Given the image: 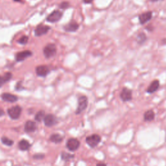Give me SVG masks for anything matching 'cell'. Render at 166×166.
Instances as JSON below:
<instances>
[{
    "instance_id": "29",
    "label": "cell",
    "mask_w": 166,
    "mask_h": 166,
    "mask_svg": "<svg viewBox=\"0 0 166 166\" xmlns=\"http://www.w3.org/2000/svg\"><path fill=\"white\" fill-rule=\"evenodd\" d=\"M95 166H107L105 163H99L97 164Z\"/></svg>"
},
{
    "instance_id": "21",
    "label": "cell",
    "mask_w": 166,
    "mask_h": 166,
    "mask_svg": "<svg viewBox=\"0 0 166 166\" xmlns=\"http://www.w3.org/2000/svg\"><path fill=\"white\" fill-rule=\"evenodd\" d=\"M146 40H147V36H146V35L144 33H140L137 36V41L140 44H142L146 41Z\"/></svg>"
},
{
    "instance_id": "25",
    "label": "cell",
    "mask_w": 166,
    "mask_h": 166,
    "mask_svg": "<svg viewBox=\"0 0 166 166\" xmlns=\"http://www.w3.org/2000/svg\"><path fill=\"white\" fill-rule=\"evenodd\" d=\"M69 3H68L67 2H63L61 4V7L62 9H66L68 7H69Z\"/></svg>"
},
{
    "instance_id": "13",
    "label": "cell",
    "mask_w": 166,
    "mask_h": 166,
    "mask_svg": "<svg viewBox=\"0 0 166 166\" xmlns=\"http://www.w3.org/2000/svg\"><path fill=\"white\" fill-rule=\"evenodd\" d=\"M32 55V52L30 51H23L18 53L16 55V59L18 62L23 61L28 57Z\"/></svg>"
},
{
    "instance_id": "5",
    "label": "cell",
    "mask_w": 166,
    "mask_h": 166,
    "mask_svg": "<svg viewBox=\"0 0 166 166\" xmlns=\"http://www.w3.org/2000/svg\"><path fill=\"white\" fill-rule=\"evenodd\" d=\"M120 97L123 102H128L133 99V91L128 88L125 87L121 90Z\"/></svg>"
},
{
    "instance_id": "32",
    "label": "cell",
    "mask_w": 166,
    "mask_h": 166,
    "mask_svg": "<svg viewBox=\"0 0 166 166\" xmlns=\"http://www.w3.org/2000/svg\"><path fill=\"white\" fill-rule=\"evenodd\" d=\"M15 1H19V0H15Z\"/></svg>"
},
{
    "instance_id": "17",
    "label": "cell",
    "mask_w": 166,
    "mask_h": 166,
    "mask_svg": "<svg viewBox=\"0 0 166 166\" xmlns=\"http://www.w3.org/2000/svg\"><path fill=\"white\" fill-rule=\"evenodd\" d=\"M155 118V113L153 110H149L146 111L144 115V121L150 122L153 121Z\"/></svg>"
},
{
    "instance_id": "18",
    "label": "cell",
    "mask_w": 166,
    "mask_h": 166,
    "mask_svg": "<svg viewBox=\"0 0 166 166\" xmlns=\"http://www.w3.org/2000/svg\"><path fill=\"white\" fill-rule=\"evenodd\" d=\"M30 144H29V141L26 140H22L19 141L18 143V147L19 149L22 150H27L30 147Z\"/></svg>"
},
{
    "instance_id": "23",
    "label": "cell",
    "mask_w": 166,
    "mask_h": 166,
    "mask_svg": "<svg viewBox=\"0 0 166 166\" xmlns=\"http://www.w3.org/2000/svg\"><path fill=\"white\" fill-rule=\"evenodd\" d=\"M2 141L4 145L7 146H12L14 144V141L12 140L9 139L7 137H2Z\"/></svg>"
},
{
    "instance_id": "20",
    "label": "cell",
    "mask_w": 166,
    "mask_h": 166,
    "mask_svg": "<svg viewBox=\"0 0 166 166\" xmlns=\"http://www.w3.org/2000/svg\"><path fill=\"white\" fill-rule=\"evenodd\" d=\"M75 157V156L74 154H70V153H65V152H63L61 154V158L64 161H69L70 160H72L74 159Z\"/></svg>"
},
{
    "instance_id": "22",
    "label": "cell",
    "mask_w": 166,
    "mask_h": 166,
    "mask_svg": "<svg viewBox=\"0 0 166 166\" xmlns=\"http://www.w3.org/2000/svg\"><path fill=\"white\" fill-rule=\"evenodd\" d=\"M45 117V112L41 110V111H39L38 113L36 114L35 116V119L37 121H41L42 119H43V118H44Z\"/></svg>"
},
{
    "instance_id": "31",
    "label": "cell",
    "mask_w": 166,
    "mask_h": 166,
    "mask_svg": "<svg viewBox=\"0 0 166 166\" xmlns=\"http://www.w3.org/2000/svg\"><path fill=\"white\" fill-rule=\"evenodd\" d=\"M151 1L153 2H157L158 1H163V0H151Z\"/></svg>"
},
{
    "instance_id": "8",
    "label": "cell",
    "mask_w": 166,
    "mask_h": 166,
    "mask_svg": "<svg viewBox=\"0 0 166 166\" xmlns=\"http://www.w3.org/2000/svg\"><path fill=\"white\" fill-rule=\"evenodd\" d=\"M62 16V13L60 11H55L47 16V21L51 23H55L59 21Z\"/></svg>"
},
{
    "instance_id": "14",
    "label": "cell",
    "mask_w": 166,
    "mask_h": 166,
    "mask_svg": "<svg viewBox=\"0 0 166 166\" xmlns=\"http://www.w3.org/2000/svg\"><path fill=\"white\" fill-rule=\"evenodd\" d=\"M2 99L5 102H15L18 101V97L9 93H4L2 95Z\"/></svg>"
},
{
    "instance_id": "4",
    "label": "cell",
    "mask_w": 166,
    "mask_h": 166,
    "mask_svg": "<svg viewBox=\"0 0 166 166\" xmlns=\"http://www.w3.org/2000/svg\"><path fill=\"white\" fill-rule=\"evenodd\" d=\"M22 112V109L19 106H14L8 109L7 113L10 118L12 119H17L19 118Z\"/></svg>"
},
{
    "instance_id": "11",
    "label": "cell",
    "mask_w": 166,
    "mask_h": 166,
    "mask_svg": "<svg viewBox=\"0 0 166 166\" xmlns=\"http://www.w3.org/2000/svg\"><path fill=\"white\" fill-rule=\"evenodd\" d=\"M152 12L148 11V12H145L144 13L141 14L139 16V21L141 24H145L146 23H147L150 19L152 18Z\"/></svg>"
},
{
    "instance_id": "19",
    "label": "cell",
    "mask_w": 166,
    "mask_h": 166,
    "mask_svg": "<svg viewBox=\"0 0 166 166\" xmlns=\"http://www.w3.org/2000/svg\"><path fill=\"white\" fill-rule=\"evenodd\" d=\"M50 141H51L52 142L55 143V144H59L61 142H62L63 140V137L58 134H52L50 136Z\"/></svg>"
},
{
    "instance_id": "24",
    "label": "cell",
    "mask_w": 166,
    "mask_h": 166,
    "mask_svg": "<svg viewBox=\"0 0 166 166\" xmlns=\"http://www.w3.org/2000/svg\"><path fill=\"white\" fill-rule=\"evenodd\" d=\"M28 40H29L28 36H23L22 37H21L19 39L18 42L19 43H20V44L25 45V44H26V43H27Z\"/></svg>"
},
{
    "instance_id": "10",
    "label": "cell",
    "mask_w": 166,
    "mask_h": 166,
    "mask_svg": "<svg viewBox=\"0 0 166 166\" xmlns=\"http://www.w3.org/2000/svg\"><path fill=\"white\" fill-rule=\"evenodd\" d=\"M50 70L47 66H39L36 68V73L39 77H46L49 74Z\"/></svg>"
},
{
    "instance_id": "1",
    "label": "cell",
    "mask_w": 166,
    "mask_h": 166,
    "mask_svg": "<svg viewBox=\"0 0 166 166\" xmlns=\"http://www.w3.org/2000/svg\"><path fill=\"white\" fill-rule=\"evenodd\" d=\"M88 105V99L86 96L82 95L79 97L78 99V106L75 110V114L77 115L81 114L87 109Z\"/></svg>"
},
{
    "instance_id": "16",
    "label": "cell",
    "mask_w": 166,
    "mask_h": 166,
    "mask_svg": "<svg viewBox=\"0 0 166 166\" xmlns=\"http://www.w3.org/2000/svg\"><path fill=\"white\" fill-rule=\"evenodd\" d=\"M25 131L27 133H33V132L35 131L36 129V125L32 121H28L26 123L25 125Z\"/></svg>"
},
{
    "instance_id": "2",
    "label": "cell",
    "mask_w": 166,
    "mask_h": 166,
    "mask_svg": "<svg viewBox=\"0 0 166 166\" xmlns=\"http://www.w3.org/2000/svg\"><path fill=\"white\" fill-rule=\"evenodd\" d=\"M86 143L90 147L94 149L99 144L101 141V137L97 134L88 136L86 138Z\"/></svg>"
},
{
    "instance_id": "7",
    "label": "cell",
    "mask_w": 166,
    "mask_h": 166,
    "mask_svg": "<svg viewBox=\"0 0 166 166\" xmlns=\"http://www.w3.org/2000/svg\"><path fill=\"white\" fill-rule=\"evenodd\" d=\"M43 121H44L45 125L48 126V127L54 126L58 123L57 118L53 114H47L46 116L43 118Z\"/></svg>"
},
{
    "instance_id": "28",
    "label": "cell",
    "mask_w": 166,
    "mask_h": 166,
    "mask_svg": "<svg viewBox=\"0 0 166 166\" xmlns=\"http://www.w3.org/2000/svg\"><path fill=\"white\" fill-rule=\"evenodd\" d=\"M83 2L85 3H91L93 2V0H83Z\"/></svg>"
},
{
    "instance_id": "12",
    "label": "cell",
    "mask_w": 166,
    "mask_h": 166,
    "mask_svg": "<svg viewBox=\"0 0 166 166\" xmlns=\"http://www.w3.org/2000/svg\"><path fill=\"white\" fill-rule=\"evenodd\" d=\"M160 87V81L158 80H154L150 83L147 89V92L149 94H152L157 92Z\"/></svg>"
},
{
    "instance_id": "3",
    "label": "cell",
    "mask_w": 166,
    "mask_h": 166,
    "mask_svg": "<svg viewBox=\"0 0 166 166\" xmlns=\"http://www.w3.org/2000/svg\"><path fill=\"white\" fill-rule=\"evenodd\" d=\"M57 53V47L53 43H49L43 49V55L46 58L54 57Z\"/></svg>"
},
{
    "instance_id": "30",
    "label": "cell",
    "mask_w": 166,
    "mask_h": 166,
    "mask_svg": "<svg viewBox=\"0 0 166 166\" xmlns=\"http://www.w3.org/2000/svg\"><path fill=\"white\" fill-rule=\"evenodd\" d=\"M4 114V112L3 110L2 109H0V116H2Z\"/></svg>"
},
{
    "instance_id": "9",
    "label": "cell",
    "mask_w": 166,
    "mask_h": 166,
    "mask_svg": "<svg viewBox=\"0 0 166 166\" xmlns=\"http://www.w3.org/2000/svg\"><path fill=\"white\" fill-rule=\"evenodd\" d=\"M50 27H48L47 26L44 25H40L38 26L35 31V35L37 36H40L42 35H46V33H48V31H50Z\"/></svg>"
},
{
    "instance_id": "26",
    "label": "cell",
    "mask_w": 166,
    "mask_h": 166,
    "mask_svg": "<svg viewBox=\"0 0 166 166\" xmlns=\"http://www.w3.org/2000/svg\"><path fill=\"white\" fill-rule=\"evenodd\" d=\"M5 82H7V81H6L5 79V77H2L0 76V87H1L3 83H5Z\"/></svg>"
},
{
    "instance_id": "6",
    "label": "cell",
    "mask_w": 166,
    "mask_h": 166,
    "mask_svg": "<svg viewBox=\"0 0 166 166\" xmlns=\"http://www.w3.org/2000/svg\"><path fill=\"white\" fill-rule=\"evenodd\" d=\"M80 141L76 138H70L66 142V147L70 151H75L79 148Z\"/></svg>"
},
{
    "instance_id": "27",
    "label": "cell",
    "mask_w": 166,
    "mask_h": 166,
    "mask_svg": "<svg viewBox=\"0 0 166 166\" xmlns=\"http://www.w3.org/2000/svg\"><path fill=\"white\" fill-rule=\"evenodd\" d=\"M35 158H36V159H41L43 157V155H42V154H37V155H35V157H34Z\"/></svg>"
},
{
    "instance_id": "15",
    "label": "cell",
    "mask_w": 166,
    "mask_h": 166,
    "mask_svg": "<svg viewBox=\"0 0 166 166\" xmlns=\"http://www.w3.org/2000/svg\"><path fill=\"white\" fill-rule=\"evenodd\" d=\"M79 28V25L74 21L69 23L64 27V29L67 32H75Z\"/></svg>"
}]
</instances>
